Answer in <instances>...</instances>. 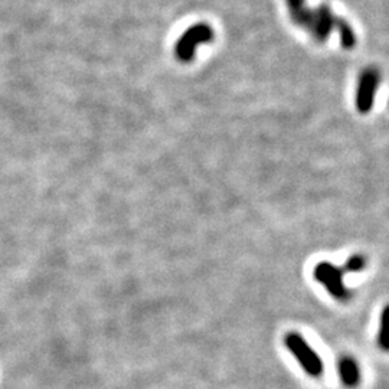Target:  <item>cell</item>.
<instances>
[{
	"instance_id": "1",
	"label": "cell",
	"mask_w": 389,
	"mask_h": 389,
	"mask_svg": "<svg viewBox=\"0 0 389 389\" xmlns=\"http://www.w3.org/2000/svg\"><path fill=\"white\" fill-rule=\"evenodd\" d=\"M291 20L304 27L320 44L326 42L331 32L336 27L338 18L329 5L321 4L316 9L306 6V0H287Z\"/></svg>"
},
{
	"instance_id": "2",
	"label": "cell",
	"mask_w": 389,
	"mask_h": 389,
	"mask_svg": "<svg viewBox=\"0 0 389 389\" xmlns=\"http://www.w3.org/2000/svg\"><path fill=\"white\" fill-rule=\"evenodd\" d=\"M284 343L287 349L291 352V354L299 361L300 366L304 369L306 373H309L313 378H320L323 375L324 364L321 358L302 335L291 332L284 338Z\"/></svg>"
},
{
	"instance_id": "3",
	"label": "cell",
	"mask_w": 389,
	"mask_h": 389,
	"mask_svg": "<svg viewBox=\"0 0 389 389\" xmlns=\"http://www.w3.org/2000/svg\"><path fill=\"white\" fill-rule=\"evenodd\" d=\"M214 29L206 23H198L190 26L179 38L175 54L180 62H190L194 58V51L201 44H209L214 39Z\"/></svg>"
},
{
	"instance_id": "4",
	"label": "cell",
	"mask_w": 389,
	"mask_h": 389,
	"mask_svg": "<svg viewBox=\"0 0 389 389\" xmlns=\"http://www.w3.org/2000/svg\"><path fill=\"white\" fill-rule=\"evenodd\" d=\"M313 274L314 278L326 287L332 297H335L336 300L346 302L352 297V291L347 290L343 283L345 271L342 267H336L328 261H323L314 267Z\"/></svg>"
},
{
	"instance_id": "5",
	"label": "cell",
	"mask_w": 389,
	"mask_h": 389,
	"mask_svg": "<svg viewBox=\"0 0 389 389\" xmlns=\"http://www.w3.org/2000/svg\"><path fill=\"white\" fill-rule=\"evenodd\" d=\"M379 71L373 67L366 68L359 80L358 94H356V107H358L359 113L366 114L372 110L373 100H375V92L379 85Z\"/></svg>"
},
{
	"instance_id": "6",
	"label": "cell",
	"mask_w": 389,
	"mask_h": 389,
	"mask_svg": "<svg viewBox=\"0 0 389 389\" xmlns=\"http://www.w3.org/2000/svg\"><path fill=\"white\" fill-rule=\"evenodd\" d=\"M338 372L342 383L346 388H356L361 382V369L352 356H343L339 359Z\"/></svg>"
},
{
	"instance_id": "7",
	"label": "cell",
	"mask_w": 389,
	"mask_h": 389,
	"mask_svg": "<svg viewBox=\"0 0 389 389\" xmlns=\"http://www.w3.org/2000/svg\"><path fill=\"white\" fill-rule=\"evenodd\" d=\"M335 29L339 32L340 44H342V47L345 49L354 48V45H356V34H354V30L352 29V26L343 18H340V16L338 18Z\"/></svg>"
},
{
	"instance_id": "8",
	"label": "cell",
	"mask_w": 389,
	"mask_h": 389,
	"mask_svg": "<svg viewBox=\"0 0 389 389\" xmlns=\"http://www.w3.org/2000/svg\"><path fill=\"white\" fill-rule=\"evenodd\" d=\"M365 267H366V258L364 255H361V254H356V255H352L347 259L345 267H342V268H343V271L346 274V273H359Z\"/></svg>"
},
{
	"instance_id": "9",
	"label": "cell",
	"mask_w": 389,
	"mask_h": 389,
	"mask_svg": "<svg viewBox=\"0 0 389 389\" xmlns=\"http://www.w3.org/2000/svg\"><path fill=\"white\" fill-rule=\"evenodd\" d=\"M386 319H388V309L385 307L382 317H381V328H379V335H378V345L386 350L388 345H386Z\"/></svg>"
}]
</instances>
